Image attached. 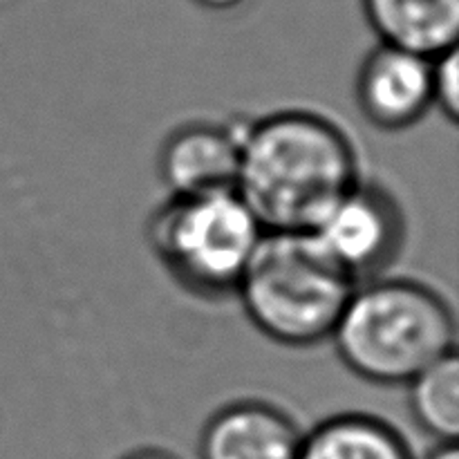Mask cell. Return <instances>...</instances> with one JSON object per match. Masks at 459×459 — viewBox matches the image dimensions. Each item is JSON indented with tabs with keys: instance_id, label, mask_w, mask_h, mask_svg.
Returning a JSON list of instances; mask_svg holds the SVG:
<instances>
[{
	"instance_id": "6da1fadb",
	"label": "cell",
	"mask_w": 459,
	"mask_h": 459,
	"mask_svg": "<svg viewBox=\"0 0 459 459\" xmlns=\"http://www.w3.org/2000/svg\"><path fill=\"white\" fill-rule=\"evenodd\" d=\"M361 179L357 146L330 117L296 108L245 121L236 193L264 231H316Z\"/></svg>"
},
{
	"instance_id": "7a4b0ae2",
	"label": "cell",
	"mask_w": 459,
	"mask_h": 459,
	"mask_svg": "<svg viewBox=\"0 0 459 459\" xmlns=\"http://www.w3.org/2000/svg\"><path fill=\"white\" fill-rule=\"evenodd\" d=\"M332 343L350 372L377 385H408L455 352L448 300L411 278H370L350 296Z\"/></svg>"
},
{
	"instance_id": "3957f363",
	"label": "cell",
	"mask_w": 459,
	"mask_h": 459,
	"mask_svg": "<svg viewBox=\"0 0 459 459\" xmlns=\"http://www.w3.org/2000/svg\"><path fill=\"white\" fill-rule=\"evenodd\" d=\"M357 285L314 231H264L236 296L260 334L314 348L332 339Z\"/></svg>"
},
{
	"instance_id": "277c9868",
	"label": "cell",
	"mask_w": 459,
	"mask_h": 459,
	"mask_svg": "<svg viewBox=\"0 0 459 459\" xmlns=\"http://www.w3.org/2000/svg\"><path fill=\"white\" fill-rule=\"evenodd\" d=\"M264 229L236 191L170 195L152 211L148 245L169 276L202 300L236 294Z\"/></svg>"
},
{
	"instance_id": "5b68a950",
	"label": "cell",
	"mask_w": 459,
	"mask_h": 459,
	"mask_svg": "<svg viewBox=\"0 0 459 459\" xmlns=\"http://www.w3.org/2000/svg\"><path fill=\"white\" fill-rule=\"evenodd\" d=\"M314 233L327 254L363 282L394 263L406 238V218L393 193L361 179Z\"/></svg>"
},
{
	"instance_id": "8992f818",
	"label": "cell",
	"mask_w": 459,
	"mask_h": 459,
	"mask_svg": "<svg viewBox=\"0 0 459 459\" xmlns=\"http://www.w3.org/2000/svg\"><path fill=\"white\" fill-rule=\"evenodd\" d=\"M433 61L411 49L379 43L357 74V103L375 128L399 133L433 108Z\"/></svg>"
},
{
	"instance_id": "52a82bcc",
	"label": "cell",
	"mask_w": 459,
	"mask_h": 459,
	"mask_svg": "<svg viewBox=\"0 0 459 459\" xmlns=\"http://www.w3.org/2000/svg\"><path fill=\"white\" fill-rule=\"evenodd\" d=\"M245 121H191L166 137L160 175L170 195L236 191Z\"/></svg>"
},
{
	"instance_id": "ba28073f",
	"label": "cell",
	"mask_w": 459,
	"mask_h": 459,
	"mask_svg": "<svg viewBox=\"0 0 459 459\" xmlns=\"http://www.w3.org/2000/svg\"><path fill=\"white\" fill-rule=\"evenodd\" d=\"M303 435L282 408L260 399H240L206 421L200 459H296Z\"/></svg>"
},
{
	"instance_id": "9c48e42d",
	"label": "cell",
	"mask_w": 459,
	"mask_h": 459,
	"mask_svg": "<svg viewBox=\"0 0 459 459\" xmlns=\"http://www.w3.org/2000/svg\"><path fill=\"white\" fill-rule=\"evenodd\" d=\"M379 43L435 58L457 48L459 0H361Z\"/></svg>"
},
{
	"instance_id": "30bf717a",
	"label": "cell",
	"mask_w": 459,
	"mask_h": 459,
	"mask_svg": "<svg viewBox=\"0 0 459 459\" xmlns=\"http://www.w3.org/2000/svg\"><path fill=\"white\" fill-rule=\"evenodd\" d=\"M296 459H415L394 426L375 415L345 412L303 435Z\"/></svg>"
},
{
	"instance_id": "8fae6325",
	"label": "cell",
	"mask_w": 459,
	"mask_h": 459,
	"mask_svg": "<svg viewBox=\"0 0 459 459\" xmlns=\"http://www.w3.org/2000/svg\"><path fill=\"white\" fill-rule=\"evenodd\" d=\"M408 406L415 424L439 444L459 437V359H439L408 384Z\"/></svg>"
},
{
	"instance_id": "7c38bea8",
	"label": "cell",
	"mask_w": 459,
	"mask_h": 459,
	"mask_svg": "<svg viewBox=\"0 0 459 459\" xmlns=\"http://www.w3.org/2000/svg\"><path fill=\"white\" fill-rule=\"evenodd\" d=\"M433 108H439L451 124L459 119V54L457 48L433 61Z\"/></svg>"
},
{
	"instance_id": "4fadbf2b",
	"label": "cell",
	"mask_w": 459,
	"mask_h": 459,
	"mask_svg": "<svg viewBox=\"0 0 459 459\" xmlns=\"http://www.w3.org/2000/svg\"><path fill=\"white\" fill-rule=\"evenodd\" d=\"M195 4H200L202 9H211V12H231V9L240 7L247 0H193Z\"/></svg>"
},
{
	"instance_id": "5bb4252c",
	"label": "cell",
	"mask_w": 459,
	"mask_h": 459,
	"mask_svg": "<svg viewBox=\"0 0 459 459\" xmlns=\"http://www.w3.org/2000/svg\"><path fill=\"white\" fill-rule=\"evenodd\" d=\"M421 459H459V448L457 444H439L437 448H433L429 455Z\"/></svg>"
},
{
	"instance_id": "9a60e30c",
	"label": "cell",
	"mask_w": 459,
	"mask_h": 459,
	"mask_svg": "<svg viewBox=\"0 0 459 459\" xmlns=\"http://www.w3.org/2000/svg\"><path fill=\"white\" fill-rule=\"evenodd\" d=\"M121 459H175V457L170 455V453L160 451V448H139V451L128 453V455Z\"/></svg>"
}]
</instances>
